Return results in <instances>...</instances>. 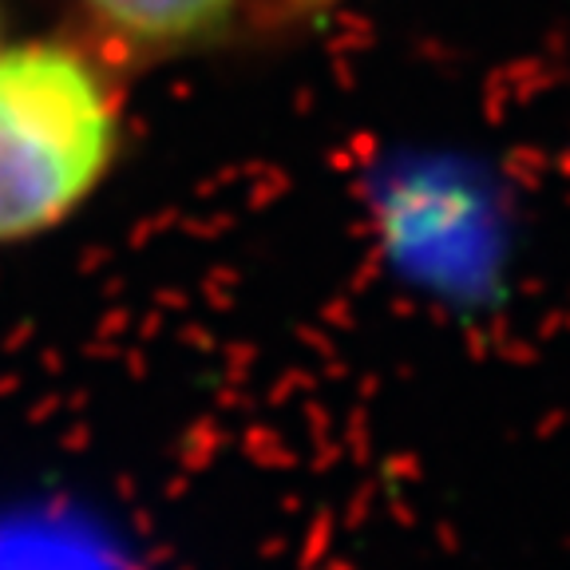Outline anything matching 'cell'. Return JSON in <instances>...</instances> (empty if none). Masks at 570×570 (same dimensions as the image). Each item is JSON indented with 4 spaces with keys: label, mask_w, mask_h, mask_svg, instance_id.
Returning <instances> with one entry per match:
<instances>
[{
    "label": "cell",
    "mask_w": 570,
    "mask_h": 570,
    "mask_svg": "<svg viewBox=\"0 0 570 570\" xmlns=\"http://www.w3.org/2000/svg\"><path fill=\"white\" fill-rule=\"evenodd\" d=\"M116 142V99L80 52H0V246L63 223L107 175Z\"/></svg>",
    "instance_id": "obj_1"
},
{
    "label": "cell",
    "mask_w": 570,
    "mask_h": 570,
    "mask_svg": "<svg viewBox=\"0 0 570 570\" xmlns=\"http://www.w3.org/2000/svg\"><path fill=\"white\" fill-rule=\"evenodd\" d=\"M238 0H88L99 24L139 48H190L230 20Z\"/></svg>",
    "instance_id": "obj_2"
}]
</instances>
